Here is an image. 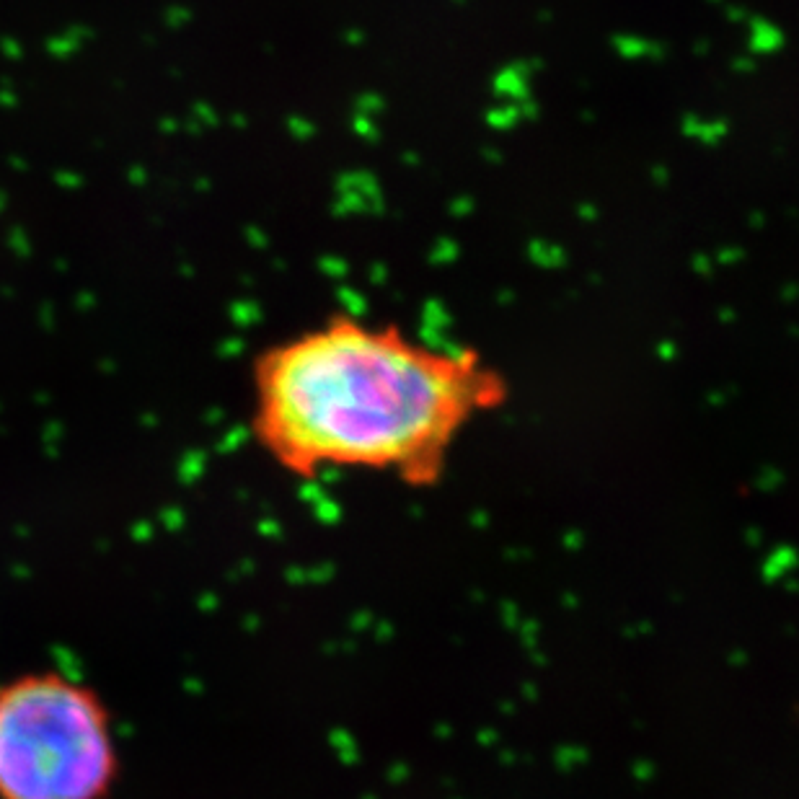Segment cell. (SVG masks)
<instances>
[{
  "label": "cell",
  "mask_w": 799,
  "mask_h": 799,
  "mask_svg": "<svg viewBox=\"0 0 799 799\" xmlns=\"http://www.w3.org/2000/svg\"><path fill=\"white\" fill-rule=\"evenodd\" d=\"M249 370L251 437L300 479L347 469L432 487L458 437L510 396L481 352L352 313L269 342Z\"/></svg>",
  "instance_id": "6da1fadb"
},
{
  "label": "cell",
  "mask_w": 799,
  "mask_h": 799,
  "mask_svg": "<svg viewBox=\"0 0 799 799\" xmlns=\"http://www.w3.org/2000/svg\"><path fill=\"white\" fill-rule=\"evenodd\" d=\"M119 768L112 714L88 683L60 670L0 683V799H107Z\"/></svg>",
  "instance_id": "7a4b0ae2"
}]
</instances>
